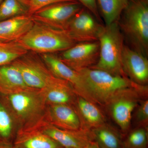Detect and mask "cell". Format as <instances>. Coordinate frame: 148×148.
I'll return each instance as SVG.
<instances>
[{"mask_svg":"<svg viewBox=\"0 0 148 148\" xmlns=\"http://www.w3.org/2000/svg\"><path fill=\"white\" fill-rule=\"evenodd\" d=\"M117 22L127 46L147 57L148 0H128Z\"/></svg>","mask_w":148,"mask_h":148,"instance_id":"1","label":"cell"},{"mask_svg":"<svg viewBox=\"0 0 148 148\" xmlns=\"http://www.w3.org/2000/svg\"><path fill=\"white\" fill-rule=\"evenodd\" d=\"M17 41L27 50L38 54L61 52L77 43L65 30L35 21L32 29Z\"/></svg>","mask_w":148,"mask_h":148,"instance_id":"2","label":"cell"},{"mask_svg":"<svg viewBox=\"0 0 148 148\" xmlns=\"http://www.w3.org/2000/svg\"><path fill=\"white\" fill-rule=\"evenodd\" d=\"M82 77L92 101L104 106L119 90L139 85L127 77L112 75L104 71L86 68L77 71Z\"/></svg>","mask_w":148,"mask_h":148,"instance_id":"3","label":"cell"},{"mask_svg":"<svg viewBox=\"0 0 148 148\" xmlns=\"http://www.w3.org/2000/svg\"><path fill=\"white\" fill-rule=\"evenodd\" d=\"M124 40L117 21L104 26L98 38L99 59L96 64L90 68L115 75L127 77L123 70L121 63Z\"/></svg>","mask_w":148,"mask_h":148,"instance_id":"4","label":"cell"},{"mask_svg":"<svg viewBox=\"0 0 148 148\" xmlns=\"http://www.w3.org/2000/svg\"><path fill=\"white\" fill-rule=\"evenodd\" d=\"M147 95V86L126 88L118 91L103 106L123 135L130 130L135 109Z\"/></svg>","mask_w":148,"mask_h":148,"instance_id":"5","label":"cell"},{"mask_svg":"<svg viewBox=\"0 0 148 148\" xmlns=\"http://www.w3.org/2000/svg\"><path fill=\"white\" fill-rule=\"evenodd\" d=\"M12 64L20 72L25 83L32 89L44 90L57 81L39 54L29 51Z\"/></svg>","mask_w":148,"mask_h":148,"instance_id":"6","label":"cell"},{"mask_svg":"<svg viewBox=\"0 0 148 148\" xmlns=\"http://www.w3.org/2000/svg\"><path fill=\"white\" fill-rule=\"evenodd\" d=\"M104 26L84 7L69 21L65 29L76 42L97 41Z\"/></svg>","mask_w":148,"mask_h":148,"instance_id":"7","label":"cell"},{"mask_svg":"<svg viewBox=\"0 0 148 148\" xmlns=\"http://www.w3.org/2000/svg\"><path fill=\"white\" fill-rule=\"evenodd\" d=\"M83 7L77 1L56 3L39 10L31 16L35 21L64 30L70 19Z\"/></svg>","mask_w":148,"mask_h":148,"instance_id":"8","label":"cell"},{"mask_svg":"<svg viewBox=\"0 0 148 148\" xmlns=\"http://www.w3.org/2000/svg\"><path fill=\"white\" fill-rule=\"evenodd\" d=\"M100 45L98 41L77 43L58 55L62 62L75 71L90 68L98 62Z\"/></svg>","mask_w":148,"mask_h":148,"instance_id":"9","label":"cell"},{"mask_svg":"<svg viewBox=\"0 0 148 148\" xmlns=\"http://www.w3.org/2000/svg\"><path fill=\"white\" fill-rule=\"evenodd\" d=\"M39 54L49 71L55 76L69 83L77 95L94 103L78 72L64 64L56 53Z\"/></svg>","mask_w":148,"mask_h":148,"instance_id":"10","label":"cell"},{"mask_svg":"<svg viewBox=\"0 0 148 148\" xmlns=\"http://www.w3.org/2000/svg\"><path fill=\"white\" fill-rule=\"evenodd\" d=\"M121 63L123 72L130 80L139 85L147 86L148 60L147 57L124 45Z\"/></svg>","mask_w":148,"mask_h":148,"instance_id":"11","label":"cell"},{"mask_svg":"<svg viewBox=\"0 0 148 148\" xmlns=\"http://www.w3.org/2000/svg\"><path fill=\"white\" fill-rule=\"evenodd\" d=\"M64 148H83L94 141L91 130L80 129L71 130L60 129L53 125L40 129Z\"/></svg>","mask_w":148,"mask_h":148,"instance_id":"12","label":"cell"},{"mask_svg":"<svg viewBox=\"0 0 148 148\" xmlns=\"http://www.w3.org/2000/svg\"><path fill=\"white\" fill-rule=\"evenodd\" d=\"M82 129L91 130L106 123V119L97 104L78 95L73 105Z\"/></svg>","mask_w":148,"mask_h":148,"instance_id":"13","label":"cell"},{"mask_svg":"<svg viewBox=\"0 0 148 148\" xmlns=\"http://www.w3.org/2000/svg\"><path fill=\"white\" fill-rule=\"evenodd\" d=\"M34 23L32 16L29 14L0 21V40L18 41L32 29Z\"/></svg>","mask_w":148,"mask_h":148,"instance_id":"14","label":"cell"},{"mask_svg":"<svg viewBox=\"0 0 148 148\" xmlns=\"http://www.w3.org/2000/svg\"><path fill=\"white\" fill-rule=\"evenodd\" d=\"M13 148H64L40 129L21 130L14 140Z\"/></svg>","mask_w":148,"mask_h":148,"instance_id":"15","label":"cell"},{"mask_svg":"<svg viewBox=\"0 0 148 148\" xmlns=\"http://www.w3.org/2000/svg\"><path fill=\"white\" fill-rule=\"evenodd\" d=\"M49 115L53 125L58 128L71 130L82 129L79 118L73 106L51 105Z\"/></svg>","mask_w":148,"mask_h":148,"instance_id":"16","label":"cell"},{"mask_svg":"<svg viewBox=\"0 0 148 148\" xmlns=\"http://www.w3.org/2000/svg\"><path fill=\"white\" fill-rule=\"evenodd\" d=\"M43 91L46 92V99L51 105L73 106L78 95L71 85L60 78L55 83Z\"/></svg>","mask_w":148,"mask_h":148,"instance_id":"17","label":"cell"},{"mask_svg":"<svg viewBox=\"0 0 148 148\" xmlns=\"http://www.w3.org/2000/svg\"><path fill=\"white\" fill-rule=\"evenodd\" d=\"M95 142L101 148H124L123 134L107 122L91 130Z\"/></svg>","mask_w":148,"mask_h":148,"instance_id":"18","label":"cell"},{"mask_svg":"<svg viewBox=\"0 0 148 148\" xmlns=\"http://www.w3.org/2000/svg\"><path fill=\"white\" fill-rule=\"evenodd\" d=\"M0 87L12 92L32 89L25 83L18 68L12 64L0 66Z\"/></svg>","mask_w":148,"mask_h":148,"instance_id":"19","label":"cell"},{"mask_svg":"<svg viewBox=\"0 0 148 148\" xmlns=\"http://www.w3.org/2000/svg\"><path fill=\"white\" fill-rule=\"evenodd\" d=\"M30 90L12 92L9 96L10 102L12 108L20 116H30L38 110L39 103L34 95L29 92Z\"/></svg>","mask_w":148,"mask_h":148,"instance_id":"20","label":"cell"},{"mask_svg":"<svg viewBox=\"0 0 148 148\" xmlns=\"http://www.w3.org/2000/svg\"><path fill=\"white\" fill-rule=\"evenodd\" d=\"M127 1L128 0H96L99 14L106 25L118 21Z\"/></svg>","mask_w":148,"mask_h":148,"instance_id":"21","label":"cell"},{"mask_svg":"<svg viewBox=\"0 0 148 148\" xmlns=\"http://www.w3.org/2000/svg\"><path fill=\"white\" fill-rule=\"evenodd\" d=\"M28 51L17 41L0 40V66L11 64Z\"/></svg>","mask_w":148,"mask_h":148,"instance_id":"22","label":"cell"},{"mask_svg":"<svg viewBox=\"0 0 148 148\" xmlns=\"http://www.w3.org/2000/svg\"><path fill=\"white\" fill-rule=\"evenodd\" d=\"M28 0H3L0 4V21L28 14Z\"/></svg>","mask_w":148,"mask_h":148,"instance_id":"23","label":"cell"},{"mask_svg":"<svg viewBox=\"0 0 148 148\" xmlns=\"http://www.w3.org/2000/svg\"><path fill=\"white\" fill-rule=\"evenodd\" d=\"M123 138L124 148H147L148 129L136 127L130 130Z\"/></svg>","mask_w":148,"mask_h":148,"instance_id":"24","label":"cell"},{"mask_svg":"<svg viewBox=\"0 0 148 148\" xmlns=\"http://www.w3.org/2000/svg\"><path fill=\"white\" fill-rule=\"evenodd\" d=\"M13 138L12 121L8 112L0 103V145H11Z\"/></svg>","mask_w":148,"mask_h":148,"instance_id":"25","label":"cell"},{"mask_svg":"<svg viewBox=\"0 0 148 148\" xmlns=\"http://www.w3.org/2000/svg\"><path fill=\"white\" fill-rule=\"evenodd\" d=\"M134 111V122L137 125L136 127H143L148 129V98L142 99Z\"/></svg>","mask_w":148,"mask_h":148,"instance_id":"26","label":"cell"},{"mask_svg":"<svg viewBox=\"0 0 148 148\" xmlns=\"http://www.w3.org/2000/svg\"><path fill=\"white\" fill-rule=\"evenodd\" d=\"M76 1V0H28L29 8L28 14L32 15L39 10L55 3Z\"/></svg>","mask_w":148,"mask_h":148,"instance_id":"27","label":"cell"},{"mask_svg":"<svg viewBox=\"0 0 148 148\" xmlns=\"http://www.w3.org/2000/svg\"><path fill=\"white\" fill-rule=\"evenodd\" d=\"M86 8L100 22H102L101 16L98 11L96 0H76Z\"/></svg>","mask_w":148,"mask_h":148,"instance_id":"28","label":"cell"},{"mask_svg":"<svg viewBox=\"0 0 148 148\" xmlns=\"http://www.w3.org/2000/svg\"><path fill=\"white\" fill-rule=\"evenodd\" d=\"M83 148H101L95 141L90 142L87 146Z\"/></svg>","mask_w":148,"mask_h":148,"instance_id":"29","label":"cell"},{"mask_svg":"<svg viewBox=\"0 0 148 148\" xmlns=\"http://www.w3.org/2000/svg\"><path fill=\"white\" fill-rule=\"evenodd\" d=\"M0 148H13L12 145H0Z\"/></svg>","mask_w":148,"mask_h":148,"instance_id":"30","label":"cell"},{"mask_svg":"<svg viewBox=\"0 0 148 148\" xmlns=\"http://www.w3.org/2000/svg\"><path fill=\"white\" fill-rule=\"evenodd\" d=\"M3 0H0V4L3 1Z\"/></svg>","mask_w":148,"mask_h":148,"instance_id":"31","label":"cell"},{"mask_svg":"<svg viewBox=\"0 0 148 148\" xmlns=\"http://www.w3.org/2000/svg\"></svg>","mask_w":148,"mask_h":148,"instance_id":"32","label":"cell"}]
</instances>
